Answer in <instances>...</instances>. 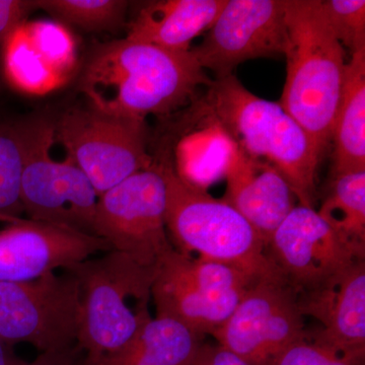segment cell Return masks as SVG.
Here are the masks:
<instances>
[{
	"instance_id": "6da1fadb",
	"label": "cell",
	"mask_w": 365,
	"mask_h": 365,
	"mask_svg": "<svg viewBox=\"0 0 365 365\" xmlns=\"http://www.w3.org/2000/svg\"><path fill=\"white\" fill-rule=\"evenodd\" d=\"M211 81L191 50L173 51L125 38L95 46L79 88L101 111L145 120L180 109Z\"/></svg>"
},
{
	"instance_id": "7a4b0ae2",
	"label": "cell",
	"mask_w": 365,
	"mask_h": 365,
	"mask_svg": "<svg viewBox=\"0 0 365 365\" xmlns=\"http://www.w3.org/2000/svg\"><path fill=\"white\" fill-rule=\"evenodd\" d=\"M209 121L237 150L272 165L287 179L299 204L314 208L321 155L279 103L257 97L234 74L212 79L203 100Z\"/></svg>"
},
{
	"instance_id": "3957f363",
	"label": "cell",
	"mask_w": 365,
	"mask_h": 365,
	"mask_svg": "<svg viewBox=\"0 0 365 365\" xmlns=\"http://www.w3.org/2000/svg\"><path fill=\"white\" fill-rule=\"evenodd\" d=\"M287 78L279 104L323 155L342 91L346 59L321 0H285Z\"/></svg>"
},
{
	"instance_id": "277c9868",
	"label": "cell",
	"mask_w": 365,
	"mask_h": 365,
	"mask_svg": "<svg viewBox=\"0 0 365 365\" xmlns=\"http://www.w3.org/2000/svg\"><path fill=\"white\" fill-rule=\"evenodd\" d=\"M160 167L167 188L165 225L178 252L227 264L256 279L276 271L267 245L239 211L185 180L172 163Z\"/></svg>"
},
{
	"instance_id": "5b68a950",
	"label": "cell",
	"mask_w": 365,
	"mask_h": 365,
	"mask_svg": "<svg viewBox=\"0 0 365 365\" xmlns=\"http://www.w3.org/2000/svg\"><path fill=\"white\" fill-rule=\"evenodd\" d=\"M158 269L139 265L116 251L67 269L81 283L76 347L86 353L85 365L120 351L150 318L148 309H132L130 302H150Z\"/></svg>"
},
{
	"instance_id": "8992f818",
	"label": "cell",
	"mask_w": 365,
	"mask_h": 365,
	"mask_svg": "<svg viewBox=\"0 0 365 365\" xmlns=\"http://www.w3.org/2000/svg\"><path fill=\"white\" fill-rule=\"evenodd\" d=\"M16 124L23 144L21 197L28 218L95 235L100 195L71 158H53L54 122L32 118Z\"/></svg>"
},
{
	"instance_id": "52a82bcc",
	"label": "cell",
	"mask_w": 365,
	"mask_h": 365,
	"mask_svg": "<svg viewBox=\"0 0 365 365\" xmlns=\"http://www.w3.org/2000/svg\"><path fill=\"white\" fill-rule=\"evenodd\" d=\"M54 124L55 141L98 195L153 165L145 120L109 114L88 104L69 109Z\"/></svg>"
},
{
	"instance_id": "ba28073f",
	"label": "cell",
	"mask_w": 365,
	"mask_h": 365,
	"mask_svg": "<svg viewBox=\"0 0 365 365\" xmlns=\"http://www.w3.org/2000/svg\"><path fill=\"white\" fill-rule=\"evenodd\" d=\"M37 279L0 282V339L29 343L41 353L63 351L78 343L81 289L71 271Z\"/></svg>"
},
{
	"instance_id": "9c48e42d",
	"label": "cell",
	"mask_w": 365,
	"mask_h": 365,
	"mask_svg": "<svg viewBox=\"0 0 365 365\" xmlns=\"http://www.w3.org/2000/svg\"><path fill=\"white\" fill-rule=\"evenodd\" d=\"M167 188L160 165L140 170L100 195L93 235L112 251L158 268L174 249L165 225Z\"/></svg>"
},
{
	"instance_id": "30bf717a",
	"label": "cell",
	"mask_w": 365,
	"mask_h": 365,
	"mask_svg": "<svg viewBox=\"0 0 365 365\" xmlns=\"http://www.w3.org/2000/svg\"><path fill=\"white\" fill-rule=\"evenodd\" d=\"M307 334L299 290L276 270L252 284L232 316L211 336L250 364L270 365Z\"/></svg>"
},
{
	"instance_id": "8fae6325",
	"label": "cell",
	"mask_w": 365,
	"mask_h": 365,
	"mask_svg": "<svg viewBox=\"0 0 365 365\" xmlns=\"http://www.w3.org/2000/svg\"><path fill=\"white\" fill-rule=\"evenodd\" d=\"M287 41L285 0H227L191 52L203 69L222 78L249 60L284 56Z\"/></svg>"
},
{
	"instance_id": "7c38bea8",
	"label": "cell",
	"mask_w": 365,
	"mask_h": 365,
	"mask_svg": "<svg viewBox=\"0 0 365 365\" xmlns=\"http://www.w3.org/2000/svg\"><path fill=\"white\" fill-rule=\"evenodd\" d=\"M267 253L274 267L299 292H309L365 260L316 208L297 204L276 228Z\"/></svg>"
},
{
	"instance_id": "4fadbf2b",
	"label": "cell",
	"mask_w": 365,
	"mask_h": 365,
	"mask_svg": "<svg viewBox=\"0 0 365 365\" xmlns=\"http://www.w3.org/2000/svg\"><path fill=\"white\" fill-rule=\"evenodd\" d=\"M110 251L96 235L30 218L0 220V282L37 279Z\"/></svg>"
},
{
	"instance_id": "5bb4252c",
	"label": "cell",
	"mask_w": 365,
	"mask_h": 365,
	"mask_svg": "<svg viewBox=\"0 0 365 365\" xmlns=\"http://www.w3.org/2000/svg\"><path fill=\"white\" fill-rule=\"evenodd\" d=\"M304 317L319 322L307 338L332 351L365 359V260H360L321 287L299 292Z\"/></svg>"
},
{
	"instance_id": "9a60e30c",
	"label": "cell",
	"mask_w": 365,
	"mask_h": 365,
	"mask_svg": "<svg viewBox=\"0 0 365 365\" xmlns=\"http://www.w3.org/2000/svg\"><path fill=\"white\" fill-rule=\"evenodd\" d=\"M223 173L227 189L222 200L239 211L268 246L276 228L299 204L294 190L279 170L235 146Z\"/></svg>"
},
{
	"instance_id": "2e32d148",
	"label": "cell",
	"mask_w": 365,
	"mask_h": 365,
	"mask_svg": "<svg viewBox=\"0 0 365 365\" xmlns=\"http://www.w3.org/2000/svg\"><path fill=\"white\" fill-rule=\"evenodd\" d=\"M157 316L169 317L206 335L227 322L215 297L192 275L186 255L170 250L158 266L151 288Z\"/></svg>"
},
{
	"instance_id": "e0dca14e",
	"label": "cell",
	"mask_w": 365,
	"mask_h": 365,
	"mask_svg": "<svg viewBox=\"0 0 365 365\" xmlns=\"http://www.w3.org/2000/svg\"><path fill=\"white\" fill-rule=\"evenodd\" d=\"M227 0L150 2L129 24L127 39L173 51H189L192 41L209 30Z\"/></svg>"
},
{
	"instance_id": "ac0fdd59",
	"label": "cell",
	"mask_w": 365,
	"mask_h": 365,
	"mask_svg": "<svg viewBox=\"0 0 365 365\" xmlns=\"http://www.w3.org/2000/svg\"><path fill=\"white\" fill-rule=\"evenodd\" d=\"M331 141L333 176L365 170V51L346 63Z\"/></svg>"
},
{
	"instance_id": "d6986e66",
	"label": "cell",
	"mask_w": 365,
	"mask_h": 365,
	"mask_svg": "<svg viewBox=\"0 0 365 365\" xmlns=\"http://www.w3.org/2000/svg\"><path fill=\"white\" fill-rule=\"evenodd\" d=\"M202 337L169 317H150L128 344L96 365H191Z\"/></svg>"
},
{
	"instance_id": "ffe728a7",
	"label": "cell",
	"mask_w": 365,
	"mask_h": 365,
	"mask_svg": "<svg viewBox=\"0 0 365 365\" xmlns=\"http://www.w3.org/2000/svg\"><path fill=\"white\" fill-rule=\"evenodd\" d=\"M317 211L348 246L365 256V170L333 176Z\"/></svg>"
},
{
	"instance_id": "44dd1931",
	"label": "cell",
	"mask_w": 365,
	"mask_h": 365,
	"mask_svg": "<svg viewBox=\"0 0 365 365\" xmlns=\"http://www.w3.org/2000/svg\"><path fill=\"white\" fill-rule=\"evenodd\" d=\"M0 73L11 88L28 95H44L64 85L33 44L24 24L4 45Z\"/></svg>"
},
{
	"instance_id": "7402d4cb",
	"label": "cell",
	"mask_w": 365,
	"mask_h": 365,
	"mask_svg": "<svg viewBox=\"0 0 365 365\" xmlns=\"http://www.w3.org/2000/svg\"><path fill=\"white\" fill-rule=\"evenodd\" d=\"M55 20L88 31L112 30L125 21L128 1L123 0H36Z\"/></svg>"
},
{
	"instance_id": "603a6c76",
	"label": "cell",
	"mask_w": 365,
	"mask_h": 365,
	"mask_svg": "<svg viewBox=\"0 0 365 365\" xmlns=\"http://www.w3.org/2000/svg\"><path fill=\"white\" fill-rule=\"evenodd\" d=\"M23 144L16 123L0 120V220L21 217Z\"/></svg>"
},
{
	"instance_id": "cb8c5ba5",
	"label": "cell",
	"mask_w": 365,
	"mask_h": 365,
	"mask_svg": "<svg viewBox=\"0 0 365 365\" xmlns=\"http://www.w3.org/2000/svg\"><path fill=\"white\" fill-rule=\"evenodd\" d=\"M24 28L53 71L66 83L78 62L71 33L59 21H25Z\"/></svg>"
},
{
	"instance_id": "d4e9b609",
	"label": "cell",
	"mask_w": 365,
	"mask_h": 365,
	"mask_svg": "<svg viewBox=\"0 0 365 365\" xmlns=\"http://www.w3.org/2000/svg\"><path fill=\"white\" fill-rule=\"evenodd\" d=\"M324 13L340 44L351 55L365 51L364 0H321Z\"/></svg>"
},
{
	"instance_id": "484cf974",
	"label": "cell",
	"mask_w": 365,
	"mask_h": 365,
	"mask_svg": "<svg viewBox=\"0 0 365 365\" xmlns=\"http://www.w3.org/2000/svg\"><path fill=\"white\" fill-rule=\"evenodd\" d=\"M270 365H364V361L343 356L306 337L285 348Z\"/></svg>"
},
{
	"instance_id": "4316f807",
	"label": "cell",
	"mask_w": 365,
	"mask_h": 365,
	"mask_svg": "<svg viewBox=\"0 0 365 365\" xmlns=\"http://www.w3.org/2000/svg\"><path fill=\"white\" fill-rule=\"evenodd\" d=\"M35 9L36 0H0V59L7 39Z\"/></svg>"
},
{
	"instance_id": "83f0119b",
	"label": "cell",
	"mask_w": 365,
	"mask_h": 365,
	"mask_svg": "<svg viewBox=\"0 0 365 365\" xmlns=\"http://www.w3.org/2000/svg\"><path fill=\"white\" fill-rule=\"evenodd\" d=\"M191 365H252L220 344H203Z\"/></svg>"
},
{
	"instance_id": "f1b7e54d",
	"label": "cell",
	"mask_w": 365,
	"mask_h": 365,
	"mask_svg": "<svg viewBox=\"0 0 365 365\" xmlns=\"http://www.w3.org/2000/svg\"><path fill=\"white\" fill-rule=\"evenodd\" d=\"M81 350L74 346L63 351L41 353L38 359L33 362H26V365H85V357L79 359Z\"/></svg>"
},
{
	"instance_id": "f546056e",
	"label": "cell",
	"mask_w": 365,
	"mask_h": 365,
	"mask_svg": "<svg viewBox=\"0 0 365 365\" xmlns=\"http://www.w3.org/2000/svg\"><path fill=\"white\" fill-rule=\"evenodd\" d=\"M25 360L14 353L13 346L0 339V365H26Z\"/></svg>"
}]
</instances>
